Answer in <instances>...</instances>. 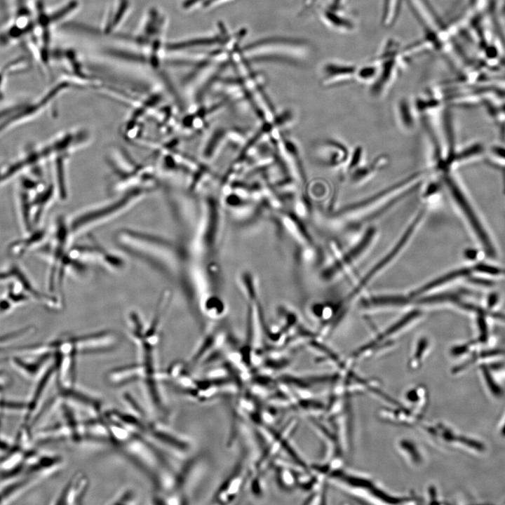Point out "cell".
<instances>
[{
  "label": "cell",
  "instance_id": "obj_5",
  "mask_svg": "<svg viewBox=\"0 0 505 505\" xmlns=\"http://www.w3.org/2000/svg\"><path fill=\"white\" fill-rule=\"evenodd\" d=\"M90 486L88 476L83 471L74 473L56 496L54 504H80Z\"/></svg>",
  "mask_w": 505,
  "mask_h": 505
},
{
  "label": "cell",
  "instance_id": "obj_6",
  "mask_svg": "<svg viewBox=\"0 0 505 505\" xmlns=\"http://www.w3.org/2000/svg\"><path fill=\"white\" fill-rule=\"evenodd\" d=\"M48 235L49 232L46 229H33L24 234L22 237L10 242L6 252L13 258H21L32 250H36L46 242Z\"/></svg>",
  "mask_w": 505,
  "mask_h": 505
},
{
  "label": "cell",
  "instance_id": "obj_7",
  "mask_svg": "<svg viewBox=\"0 0 505 505\" xmlns=\"http://www.w3.org/2000/svg\"><path fill=\"white\" fill-rule=\"evenodd\" d=\"M358 67L342 61H328L323 67V83L331 85L356 77Z\"/></svg>",
  "mask_w": 505,
  "mask_h": 505
},
{
  "label": "cell",
  "instance_id": "obj_2",
  "mask_svg": "<svg viewBox=\"0 0 505 505\" xmlns=\"http://www.w3.org/2000/svg\"><path fill=\"white\" fill-rule=\"evenodd\" d=\"M147 191V188L135 187L111 203L76 215L68 222L73 239L121 214Z\"/></svg>",
  "mask_w": 505,
  "mask_h": 505
},
{
  "label": "cell",
  "instance_id": "obj_11",
  "mask_svg": "<svg viewBox=\"0 0 505 505\" xmlns=\"http://www.w3.org/2000/svg\"><path fill=\"white\" fill-rule=\"evenodd\" d=\"M15 309L13 304L4 294L0 296V316L11 313Z\"/></svg>",
  "mask_w": 505,
  "mask_h": 505
},
{
  "label": "cell",
  "instance_id": "obj_10",
  "mask_svg": "<svg viewBox=\"0 0 505 505\" xmlns=\"http://www.w3.org/2000/svg\"><path fill=\"white\" fill-rule=\"evenodd\" d=\"M482 372H483L485 379L486 381V383L487 386H489V389L492 392L493 394L495 396H500L501 394V390L498 386V385L495 383L494 379L492 378L490 372L487 370V368L485 366H483L481 368Z\"/></svg>",
  "mask_w": 505,
  "mask_h": 505
},
{
  "label": "cell",
  "instance_id": "obj_3",
  "mask_svg": "<svg viewBox=\"0 0 505 505\" xmlns=\"http://www.w3.org/2000/svg\"><path fill=\"white\" fill-rule=\"evenodd\" d=\"M0 283L11 285L25 294L31 301L47 309L56 311L61 308V299L48 292L44 293L39 290L17 262H12L0 269Z\"/></svg>",
  "mask_w": 505,
  "mask_h": 505
},
{
  "label": "cell",
  "instance_id": "obj_1",
  "mask_svg": "<svg viewBox=\"0 0 505 505\" xmlns=\"http://www.w3.org/2000/svg\"><path fill=\"white\" fill-rule=\"evenodd\" d=\"M73 238L69 222L58 217L53 231L49 233L46 242L36 251L48 264L47 275L48 292L58 297L62 302V289L67 274L80 271L84 267L75 262L70 255Z\"/></svg>",
  "mask_w": 505,
  "mask_h": 505
},
{
  "label": "cell",
  "instance_id": "obj_9",
  "mask_svg": "<svg viewBox=\"0 0 505 505\" xmlns=\"http://www.w3.org/2000/svg\"><path fill=\"white\" fill-rule=\"evenodd\" d=\"M137 495L135 491L130 487H125L119 490L115 494L106 501L107 504H136Z\"/></svg>",
  "mask_w": 505,
  "mask_h": 505
},
{
  "label": "cell",
  "instance_id": "obj_12",
  "mask_svg": "<svg viewBox=\"0 0 505 505\" xmlns=\"http://www.w3.org/2000/svg\"><path fill=\"white\" fill-rule=\"evenodd\" d=\"M501 433H502L503 436H505V424H504V427H503L502 429H501Z\"/></svg>",
  "mask_w": 505,
  "mask_h": 505
},
{
  "label": "cell",
  "instance_id": "obj_4",
  "mask_svg": "<svg viewBox=\"0 0 505 505\" xmlns=\"http://www.w3.org/2000/svg\"><path fill=\"white\" fill-rule=\"evenodd\" d=\"M70 255L79 264L90 262L112 272L119 271L125 266L124 260L121 257L107 250L94 239L89 244L74 245L72 243Z\"/></svg>",
  "mask_w": 505,
  "mask_h": 505
},
{
  "label": "cell",
  "instance_id": "obj_8",
  "mask_svg": "<svg viewBox=\"0 0 505 505\" xmlns=\"http://www.w3.org/2000/svg\"><path fill=\"white\" fill-rule=\"evenodd\" d=\"M322 18L325 23L330 27L341 32H352L356 29V22L349 14L339 7L332 6L325 9Z\"/></svg>",
  "mask_w": 505,
  "mask_h": 505
}]
</instances>
